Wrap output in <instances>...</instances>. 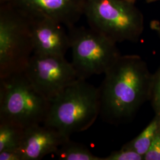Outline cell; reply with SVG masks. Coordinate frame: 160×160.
<instances>
[{
	"label": "cell",
	"mask_w": 160,
	"mask_h": 160,
	"mask_svg": "<svg viewBox=\"0 0 160 160\" xmlns=\"http://www.w3.org/2000/svg\"><path fill=\"white\" fill-rule=\"evenodd\" d=\"M149 101L151 102L155 116L160 118V66L152 74Z\"/></svg>",
	"instance_id": "14"
},
{
	"label": "cell",
	"mask_w": 160,
	"mask_h": 160,
	"mask_svg": "<svg viewBox=\"0 0 160 160\" xmlns=\"http://www.w3.org/2000/svg\"><path fill=\"white\" fill-rule=\"evenodd\" d=\"M157 1H160V0H146V1L148 2H155Z\"/></svg>",
	"instance_id": "19"
},
{
	"label": "cell",
	"mask_w": 160,
	"mask_h": 160,
	"mask_svg": "<svg viewBox=\"0 0 160 160\" xmlns=\"http://www.w3.org/2000/svg\"><path fill=\"white\" fill-rule=\"evenodd\" d=\"M25 128L9 120H0V152L20 149Z\"/></svg>",
	"instance_id": "11"
},
{
	"label": "cell",
	"mask_w": 160,
	"mask_h": 160,
	"mask_svg": "<svg viewBox=\"0 0 160 160\" xmlns=\"http://www.w3.org/2000/svg\"><path fill=\"white\" fill-rule=\"evenodd\" d=\"M68 29L71 63L78 78L104 74L121 55L116 43L90 27L74 26Z\"/></svg>",
	"instance_id": "6"
},
{
	"label": "cell",
	"mask_w": 160,
	"mask_h": 160,
	"mask_svg": "<svg viewBox=\"0 0 160 160\" xmlns=\"http://www.w3.org/2000/svg\"><path fill=\"white\" fill-rule=\"evenodd\" d=\"M2 2L9 3L25 14L49 17L69 28L84 15L86 0H6Z\"/></svg>",
	"instance_id": "9"
},
{
	"label": "cell",
	"mask_w": 160,
	"mask_h": 160,
	"mask_svg": "<svg viewBox=\"0 0 160 160\" xmlns=\"http://www.w3.org/2000/svg\"><path fill=\"white\" fill-rule=\"evenodd\" d=\"M24 72L36 90L49 102L78 79L65 57L33 54Z\"/></svg>",
	"instance_id": "7"
},
{
	"label": "cell",
	"mask_w": 160,
	"mask_h": 160,
	"mask_svg": "<svg viewBox=\"0 0 160 160\" xmlns=\"http://www.w3.org/2000/svg\"><path fill=\"white\" fill-rule=\"evenodd\" d=\"M128 1H131V2H133V3H135V2H136V1H137V0H128Z\"/></svg>",
	"instance_id": "20"
},
{
	"label": "cell",
	"mask_w": 160,
	"mask_h": 160,
	"mask_svg": "<svg viewBox=\"0 0 160 160\" xmlns=\"http://www.w3.org/2000/svg\"><path fill=\"white\" fill-rule=\"evenodd\" d=\"M159 118L155 115L154 118L148 126L135 138L125 143L122 148L133 151L143 156L147 153L159 124Z\"/></svg>",
	"instance_id": "13"
},
{
	"label": "cell",
	"mask_w": 160,
	"mask_h": 160,
	"mask_svg": "<svg viewBox=\"0 0 160 160\" xmlns=\"http://www.w3.org/2000/svg\"><path fill=\"white\" fill-rule=\"evenodd\" d=\"M0 160H23L20 149H10L0 152Z\"/></svg>",
	"instance_id": "17"
},
{
	"label": "cell",
	"mask_w": 160,
	"mask_h": 160,
	"mask_svg": "<svg viewBox=\"0 0 160 160\" xmlns=\"http://www.w3.org/2000/svg\"><path fill=\"white\" fill-rule=\"evenodd\" d=\"M50 105L24 71L0 78V120L11 121L24 128L43 124Z\"/></svg>",
	"instance_id": "4"
},
{
	"label": "cell",
	"mask_w": 160,
	"mask_h": 160,
	"mask_svg": "<svg viewBox=\"0 0 160 160\" xmlns=\"http://www.w3.org/2000/svg\"><path fill=\"white\" fill-rule=\"evenodd\" d=\"M6 0H0V2H4V1H5Z\"/></svg>",
	"instance_id": "21"
},
{
	"label": "cell",
	"mask_w": 160,
	"mask_h": 160,
	"mask_svg": "<svg viewBox=\"0 0 160 160\" xmlns=\"http://www.w3.org/2000/svg\"><path fill=\"white\" fill-rule=\"evenodd\" d=\"M102 160H143V157L133 151L121 148L102 157Z\"/></svg>",
	"instance_id": "15"
},
{
	"label": "cell",
	"mask_w": 160,
	"mask_h": 160,
	"mask_svg": "<svg viewBox=\"0 0 160 160\" xmlns=\"http://www.w3.org/2000/svg\"><path fill=\"white\" fill-rule=\"evenodd\" d=\"M57 130L43 124L25 128L20 150L23 160H39L55 153L68 139Z\"/></svg>",
	"instance_id": "10"
},
{
	"label": "cell",
	"mask_w": 160,
	"mask_h": 160,
	"mask_svg": "<svg viewBox=\"0 0 160 160\" xmlns=\"http://www.w3.org/2000/svg\"><path fill=\"white\" fill-rule=\"evenodd\" d=\"M100 116L99 90L78 78L51 102L43 125L66 137L87 130Z\"/></svg>",
	"instance_id": "2"
},
{
	"label": "cell",
	"mask_w": 160,
	"mask_h": 160,
	"mask_svg": "<svg viewBox=\"0 0 160 160\" xmlns=\"http://www.w3.org/2000/svg\"><path fill=\"white\" fill-rule=\"evenodd\" d=\"M159 124L156 130L151 145L143 160H160V118Z\"/></svg>",
	"instance_id": "16"
},
{
	"label": "cell",
	"mask_w": 160,
	"mask_h": 160,
	"mask_svg": "<svg viewBox=\"0 0 160 160\" xmlns=\"http://www.w3.org/2000/svg\"><path fill=\"white\" fill-rule=\"evenodd\" d=\"M33 54L28 17L9 3H0V78L24 71Z\"/></svg>",
	"instance_id": "5"
},
{
	"label": "cell",
	"mask_w": 160,
	"mask_h": 160,
	"mask_svg": "<svg viewBox=\"0 0 160 160\" xmlns=\"http://www.w3.org/2000/svg\"><path fill=\"white\" fill-rule=\"evenodd\" d=\"M150 27L152 30L157 33L160 38V23L157 20H153L150 24Z\"/></svg>",
	"instance_id": "18"
},
{
	"label": "cell",
	"mask_w": 160,
	"mask_h": 160,
	"mask_svg": "<svg viewBox=\"0 0 160 160\" xmlns=\"http://www.w3.org/2000/svg\"><path fill=\"white\" fill-rule=\"evenodd\" d=\"M26 15L29 18L33 54L65 57L70 49V39L63 24L49 17Z\"/></svg>",
	"instance_id": "8"
},
{
	"label": "cell",
	"mask_w": 160,
	"mask_h": 160,
	"mask_svg": "<svg viewBox=\"0 0 160 160\" xmlns=\"http://www.w3.org/2000/svg\"><path fill=\"white\" fill-rule=\"evenodd\" d=\"M61 160H102L92 153L86 146L70 140H66L55 153Z\"/></svg>",
	"instance_id": "12"
},
{
	"label": "cell",
	"mask_w": 160,
	"mask_h": 160,
	"mask_svg": "<svg viewBox=\"0 0 160 160\" xmlns=\"http://www.w3.org/2000/svg\"><path fill=\"white\" fill-rule=\"evenodd\" d=\"M128 0H86L84 15L90 27L115 43L137 42L143 33L142 12Z\"/></svg>",
	"instance_id": "3"
},
{
	"label": "cell",
	"mask_w": 160,
	"mask_h": 160,
	"mask_svg": "<svg viewBox=\"0 0 160 160\" xmlns=\"http://www.w3.org/2000/svg\"><path fill=\"white\" fill-rule=\"evenodd\" d=\"M98 87L100 116L112 125L125 123L149 101L152 74L142 58L120 55Z\"/></svg>",
	"instance_id": "1"
}]
</instances>
